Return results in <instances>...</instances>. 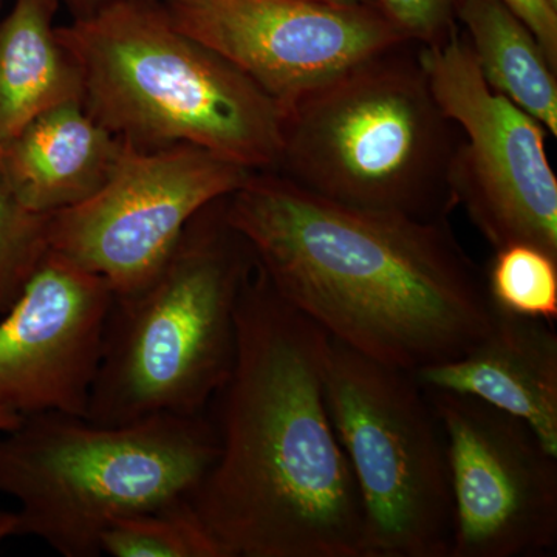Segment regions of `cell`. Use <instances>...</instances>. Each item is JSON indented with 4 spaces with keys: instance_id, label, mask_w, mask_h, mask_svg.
<instances>
[{
    "instance_id": "cell-1",
    "label": "cell",
    "mask_w": 557,
    "mask_h": 557,
    "mask_svg": "<svg viewBox=\"0 0 557 557\" xmlns=\"http://www.w3.org/2000/svg\"><path fill=\"white\" fill-rule=\"evenodd\" d=\"M236 357L208 405L218 456L188 500L225 557H368L357 482L330 418V338L258 263Z\"/></svg>"
},
{
    "instance_id": "cell-2",
    "label": "cell",
    "mask_w": 557,
    "mask_h": 557,
    "mask_svg": "<svg viewBox=\"0 0 557 557\" xmlns=\"http://www.w3.org/2000/svg\"><path fill=\"white\" fill-rule=\"evenodd\" d=\"M278 295L329 338L406 372L467 355L493 324L485 273L448 219L350 207L276 171L225 199Z\"/></svg>"
},
{
    "instance_id": "cell-3",
    "label": "cell",
    "mask_w": 557,
    "mask_h": 557,
    "mask_svg": "<svg viewBox=\"0 0 557 557\" xmlns=\"http://www.w3.org/2000/svg\"><path fill=\"white\" fill-rule=\"evenodd\" d=\"M87 112L139 148L193 145L276 171L284 110L240 69L177 28L159 0H120L57 27Z\"/></svg>"
},
{
    "instance_id": "cell-4",
    "label": "cell",
    "mask_w": 557,
    "mask_h": 557,
    "mask_svg": "<svg viewBox=\"0 0 557 557\" xmlns=\"http://www.w3.org/2000/svg\"><path fill=\"white\" fill-rule=\"evenodd\" d=\"M256 269L225 199L200 211L152 281L113 295L86 418L126 424L207 412L233 369L237 307Z\"/></svg>"
},
{
    "instance_id": "cell-5",
    "label": "cell",
    "mask_w": 557,
    "mask_h": 557,
    "mask_svg": "<svg viewBox=\"0 0 557 557\" xmlns=\"http://www.w3.org/2000/svg\"><path fill=\"white\" fill-rule=\"evenodd\" d=\"M460 131L440 108L417 44L358 62L284 112L276 172L350 207L446 219Z\"/></svg>"
},
{
    "instance_id": "cell-6",
    "label": "cell",
    "mask_w": 557,
    "mask_h": 557,
    "mask_svg": "<svg viewBox=\"0 0 557 557\" xmlns=\"http://www.w3.org/2000/svg\"><path fill=\"white\" fill-rule=\"evenodd\" d=\"M215 456L207 413L126 424L30 413L0 434V494L20 504L21 536L97 557L113 520L189 498Z\"/></svg>"
},
{
    "instance_id": "cell-7",
    "label": "cell",
    "mask_w": 557,
    "mask_h": 557,
    "mask_svg": "<svg viewBox=\"0 0 557 557\" xmlns=\"http://www.w3.org/2000/svg\"><path fill=\"white\" fill-rule=\"evenodd\" d=\"M325 399L364 509L368 557H449L448 445L412 373L330 338Z\"/></svg>"
},
{
    "instance_id": "cell-8",
    "label": "cell",
    "mask_w": 557,
    "mask_h": 557,
    "mask_svg": "<svg viewBox=\"0 0 557 557\" xmlns=\"http://www.w3.org/2000/svg\"><path fill=\"white\" fill-rule=\"evenodd\" d=\"M432 94L460 131L454 199L494 249L533 245L557 258V178L547 129L483 78L465 33L418 46Z\"/></svg>"
},
{
    "instance_id": "cell-9",
    "label": "cell",
    "mask_w": 557,
    "mask_h": 557,
    "mask_svg": "<svg viewBox=\"0 0 557 557\" xmlns=\"http://www.w3.org/2000/svg\"><path fill=\"white\" fill-rule=\"evenodd\" d=\"M252 172L197 146L139 148L123 139L102 188L50 215L49 248L104 278L113 295H131L159 273L190 220Z\"/></svg>"
},
{
    "instance_id": "cell-10",
    "label": "cell",
    "mask_w": 557,
    "mask_h": 557,
    "mask_svg": "<svg viewBox=\"0 0 557 557\" xmlns=\"http://www.w3.org/2000/svg\"><path fill=\"white\" fill-rule=\"evenodd\" d=\"M448 445L449 557H537L557 545V454L525 421L478 398L424 388Z\"/></svg>"
},
{
    "instance_id": "cell-11",
    "label": "cell",
    "mask_w": 557,
    "mask_h": 557,
    "mask_svg": "<svg viewBox=\"0 0 557 557\" xmlns=\"http://www.w3.org/2000/svg\"><path fill=\"white\" fill-rule=\"evenodd\" d=\"M164 5L180 30L240 69L284 112L358 62L409 42L376 5L311 0H174Z\"/></svg>"
},
{
    "instance_id": "cell-12",
    "label": "cell",
    "mask_w": 557,
    "mask_h": 557,
    "mask_svg": "<svg viewBox=\"0 0 557 557\" xmlns=\"http://www.w3.org/2000/svg\"><path fill=\"white\" fill-rule=\"evenodd\" d=\"M113 292L49 249L0 317V406L86 417Z\"/></svg>"
},
{
    "instance_id": "cell-13",
    "label": "cell",
    "mask_w": 557,
    "mask_h": 557,
    "mask_svg": "<svg viewBox=\"0 0 557 557\" xmlns=\"http://www.w3.org/2000/svg\"><path fill=\"white\" fill-rule=\"evenodd\" d=\"M412 375L423 388L468 395L520 418L557 454V333L553 322L494 306L493 324L467 355Z\"/></svg>"
},
{
    "instance_id": "cell-14",
    "label": "cell",
    "mask_w": 557,
    "mask_h": 557,
    "mask_svg": "<svg viewBox=\"0 0 557 557\" xmlns=\"http://www.w3.org/2000/svg\"><path fill=\"white\" fill-rule=\"evenodd\" d=\"M121 149L123 139L98 123L83 101H70L25 124L0 146V160L22 207L53 215L100 190Z\"/></svg>"
},
{
    "instance_id": "cell-15",
    "label": "cell",
    "mask_w": 557,
    "mask_h": 557,
    "mask_svg": "<svg viewBox=\"0 0 557 557\" xmlns=\"http://www.w3.org/2000/svg\"><path fill=\"white\" fill-rule=\"evenodd\" d=\"M61 0H14L0 22V146L33 119L83 101L81 70L58 38Z\"/></svg>"
},
{
    "instance_id": "cell-16",
    "label": "cell",
    "mask_w": 557,
    "mask_h": 557,
    "mask_svg": "<svg viewBox=\"0 0 557 557\" xmlns=\"http://www.w3.org/2000/svg\"><path fill=\"white\" fill-rule=\"evenodd\" d=\"M457 22L486 83L556 138V70L525 22L505 0H460Z\"/></svg>"
},
{
    "instance_id": "cell-17",
    "label": "cell",
    "mask_w": 557,
    "mask_h": 557,
    "mask_svg": "<svg viewBox=\"0 0 557 557\" xmlns=\"http://www.w3.org/2000/svg\"><path fill=\"white\" fill-rule=\"evenodd\" d=\"M112 557H225L188 498L113 520L101 537Z\"/></svg>"
},
{
    "instance_id": "cell-18",
    "label": "cell",
    "mask_w": 557,
    "mask_h": 557,
    "mask_svg": "<svg viewBox=\"0 0 557 557\" xmlns=\"http://www.w3.org/2000/svg\"><path fill=\"white\" fill-rule=\"evenodd\" d=\"M487 295L498 309L519 317L557 319V258L528 244L496 249L485 273Z\"/></svg>"
},
{
    "instance_id": "cell-19",
    "label": "cell",
    "mask_w": 557,
    "mask_h": 557,
    "mask_svg": "<svg viewBox=\"0 0 557 557\" xmlns=\"http://www.w3.org/2000/svg\"><path fill=\"white\" fill-rule=\"evenodd\" d=\"M49 219L22 207L0 160V317L13 306L49 251Z\"/></svg>"
},
{
    "instance_id": "cell-20",
    "label": "cell",
    "mask_w": 557,
    "mask_h": 557,
    "mask_svg": "<svg viewBox=\"0 0 557 557\" xmlns=\"http://www.w3.org/2000/svg\"><path fill=\"white\" fill-rule=\"evenodd\" d=\"M381 13L409 42L434 46L457 27L460 0H375Z\"/></svg>"
},
{
    "instance_id": "cell-21",
    "label": "cell",
    "mask_w": 557,
    "mask_h": 557,
    "mask_svg": "<svg viewBox=\"0 0 557 557\" xmlns=\"http://www.w3.org/2000/svg\"><path fill=\"white\" fill-rule=\"evenodd\" d=\"M509 9L525 22L552 67L557 70V10L548 0H505Z\"/></svg>"
},
{
    "instance_id": "cell-22",
    "label": "cell",
    "mask_w": 557,
    "mask_h": 557,
    "mask_svg": "<svg viewBox=\"0 0 557 557\" xmlns=\"http://www.w3.org/2000/svg\"><path fill=\"white\" fill-rule=\"evenodd\" d=\"M61 2L69 7L75 20H81V17L91 16L112 3L120 2V0H61ZM159 2H174V0H159Z\"/></svg>"
},
{
    "instance_id": "cell-23",
    "label": "cell",
    "mask_w": 557,
    "mask_h": 557,
    "mask_svg": "<svg viewBox=\"0 0 557 557\" xmlns=\"http://www.w3.org/2000/svg\"><path fill=\"white\" fill-rule=\"evenodd\" d=\"M14 536H21L20 515L17 511H0V544Z\"/></svg>"
},
{
    "instance_id": "cell-24",
    "label": "cell",
    "mask_w": 557,
    "mask_h": 557,
    "mask_svg": "<svg viewBox=\"0 0 557 557\" xmlns=\"http://www.w3.org/2000/svg\"><path fill=\"white\" fill-rule=\"evenodd\" d=\"M22 416L20 413L14 412L9 408H3L0 406V434L2 432H9L11 429L17 426L21 423Z\"/></svg>"
},
{
    "instance_id": "cell-25",
    "label": "cell",
    "mask_w": 557,
    "mask_h": 557,
    "mask_svg": "<svg viewBox=\"0 0 557 557\" xmlns=\"http://www.w3.org/2000/svg\"><path fill=\"white\" fill-rule=\"evenodd\" d=\"M311 2L325 3V5L333 7L376 5L375 0H311Z\"/></svg>"
},
{
    "instance_id": "cell-26",
    "label": "cell",
    "mask_w": 557,
    "mask_h": 557,
    "mask_svg": "<svg viewBox=\"0 0 557 557\" xmlns=\"http://www.w3.org/2000/svg\"><path fill=\"white\" fill-rule=\"evenodd\" d=\"M548 2H549V5L553 7V9L557 10V0H548Z\"/></svg>"
}]
</instances>
